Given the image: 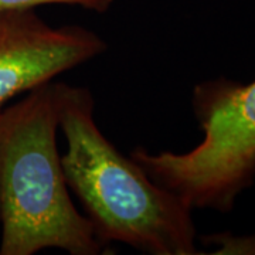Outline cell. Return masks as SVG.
<instances>
[{
  "label": "cell",
  "mask_w": 255,
  "mask_h": 255,
  "mask_svg": "<svg viewBox=\"0 0 255 255\" xmlns=\"http://www.w3.org/2000/svg\"><path fill=\"white\" fill-rule=\"evenodd\" d=\"M58 129L65 182L105 248L112 243L149 255H197L193 210L156 184L101 132L85 87L58 81Z\"/></svg>",
  "instance_id": "1"
},
{
  "label": "cell",
  "mask_w": 255,
  "mask_h": 255,
  "mask_svg": "<svg viewBox=\"0 0 255 255\" xmlns=\"http://www.w3.org/2000/svg\"><path fill=\"white\" fill-rule=\"evenodd\" d=\"M201 243L213 248L210 254L255 255V234L234 236L231 233H219L201 237Z\"/></svg>",
  "instance_id": "5"
},
{
  "label": "cell",
  "mask_w": 255,
  "mask_h": 255,
  "mask_svg": "<svg viewBox=\"0 0 255 255\" xmlns=\"http://www.w3.org/2000/svg\"><path fill=\"white\" fill-rule=\"evenodd\" d=\"M57 130L58 81L0 111V255L43 250L100 255L107 250L71 200Z\"/></svg>",
  "instance_id": "2"
},
{
  "label": "cell",
  "mask_w": 255,
  "mask_h": 255,
  "mask_svg": "<svg viewBox=\"0 0 255 255\" xmlns=\"http://www.w3.org/2000/svg\"><path fill=\"white\" fill-rule=\"evenodd\" d=\"M115 0H0V11L17 9H37L46 4H65L78 6L95 13H107Z\"/></svg>",
  "instance_id": "6"
},
{
  "label": "cell",
  "mask_w": 255,
  "mask_h": 255,
  "mask_svg": "<svg viewBox=\"0 0 255 255\" xmlns=\"http://www.w3.org/2000/svg\"><path fill=\"white\" fill-rule=\"evenodd\" d=\"M191 105L203 132L199 145L184 153L136 146L129 156L191 210L227 213L255 180V81H203Z\"/></svg>",
  "instance_id": "3"
},
{
  "label": "cell",
  "mask_w": 255,
  "mask_h": 255,
  "mask_svg": "<svg viewBox=\"0 0 255 255\" xmlns=\"http://www.w3.org/2000/svg\"><path fill=\"white\" fill-rule=\"evenodd\" d=\"M107 48L95 31L77 24L54 27L36 9L0 11V111Z\"/></svg>",
  "instance_id": "4"
}]
</instances>
